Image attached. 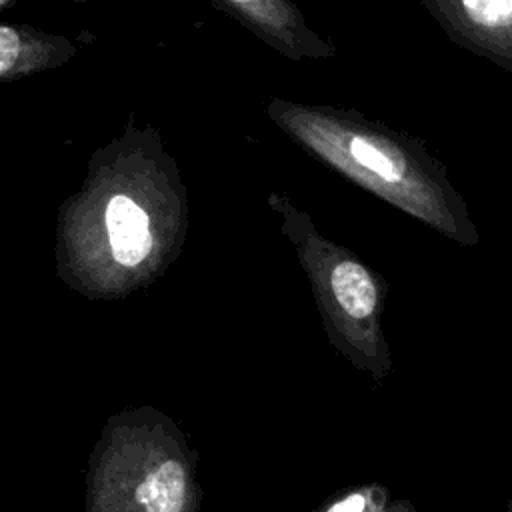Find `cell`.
Here are the masks:
<instances>
[{"mask_svg": "<svg viewBox=\"0 0 512 512\" xmlns=\"http://www.w3.org/2000/svg\"><path fill=\"white\" fill-rule=\"evenodd\" d=\"M270 120L312 158L444 238L480 242L464 196L422 140L356 110L268 98Z\"/></svg>", "mask_w": 512, "mask_h": 512, "instance_id": "7a4b0ae2", "label": "cell"}, {"mask_svg": "<svg viewBox=\"0 0 512 512\" xmlns=\"http://www.w3.org/2000/svg\"><path fill=\"white\" fill-rule=\"evenodd\" d=\"M238 20L246 30L272 46L282 56L322 60L336 54V46L320 36L292 0H210Z\"/></svg>", "mask_w": 512, "mask_h": 512, "instance_id": "8992f818", "label": "cell"}, {"mask_svg": "<svg viewBox=\"0 0 512 512\" xmlns=\"http://www.w3.org/2000/svg\"><path fill=\"white\" fill-rule=\"evenodd\" d=\"M12 2H16V0H0V10H6ZM68 2H76V4H80V2H88V0H68Z\"/></svg>", "mask_w": 512, "mask_h": 512, "instance_id": "9c48e42d", "label": "cell"}, {"mask_svg": "<svg viewBox=\"0 0 512 512\" xmlns=\"http://www.w3.org/2000/svg\"><path fill=\"white\" fill-rule=\"evenodd\" d=\"M78 52L60 34H48L26 24H0V82L10 84L30 74L54 70Z\"/></svg>", "mask_w": 512, "mask_h": 512, "instance_id": "52a82bcc", "label": "cell"}, {"mask_svg": "<svg viewBox=\"0 0 512 512\" xmlns=\"http://www.w3.org/2000/svg\"><path fill=\"white\" fill-rule=\"evenodd\" d=\"M156 138L130 128L98 150L84 188L62 206L58 226V276L72 288L104 244V254L84 286L86 298L116 300L150 284L178 254L186 222L162 220L150 182L170 162H160Z\"/></svg>", "mask_w": 512, "mask_h": 512, "instance_id": "6da1fadb", "label": "cell"}, {"mask_svg": "<svg viewBox=\"0 0 512 512\" xmlns=\"http://www.w3.org/2000/svg\"><path fill=\"white\" fill-rule=\"evenodd\" d=\"M460 48L512 72V0H420Z\"/></svg>", "mask_w": 512, "mask_h": 512, "instance_id": "5b68a950", "label": "cell"}, {"mask_svg": "<svg viewBox=\"0 0 512 512\" xmlns=\"http://www.w3.org/2000/svg\"><path fill=\"white\" fill-rule=\"evenodd\" d=\"M198 452L154 406L112 414L92 446L84 512H200Z\"/></svg>", "mask_w": 512, "mask_h": 512, "instance_id": "3957f363", "label": "cell"}, {"mask_svg": "<svg viewBox=\"0 0 512 512\" xmlns=\"http://www.w3.org/2000/svg\"><path fill=\"white\" fill-rule=\"evenodd\" d=\"M312 512H416V506L382 482H362L334 492Z\"/></svg>", "mask_w": 512, "mask_h": 512, "instance_id": "ba28073f", "label": "cell"}, {"mask_svg": "<svg viewBox=\"0 0 512 512\" xmlns=\"http://www.w3.org/2000/svg\"><path fill=\"white\" fill-rule=\"evenodd\" d=\"M270 208L282 220V234L290 240L308 276L328 342L356 370L376 384L392 372L390 346L382 328L388 282L350 248L326 238L312 218L290 198L272 192Z\"/></svg>", "mask_w": 512, "mask_h": 512, "instance_id": "277c9868", "label": "cell"}]
</instances>
